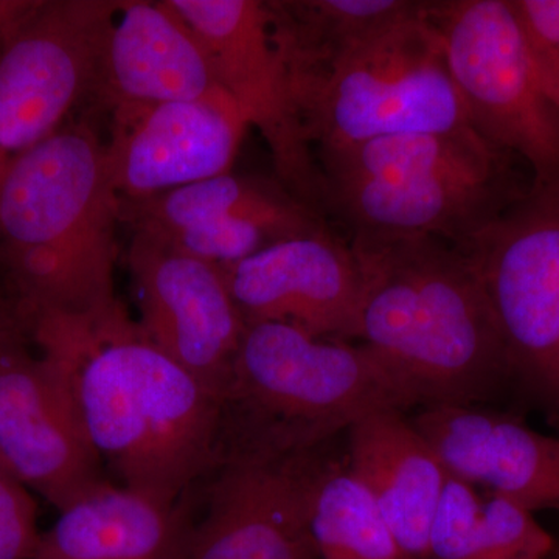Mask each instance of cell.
<instances>
[{
	"label": "cell",
	"mask_w": 559,
	"mask_h": 559,
	"mask_svg": "<svg viewBox=\"0 0 559 559\" xmlns=\"http://www.w3.org/2000/svg\"><path fill=\"white\" fill-rule=\"evenodd\" d=\"M308 521L319 559H407L369 489L348 469H325Z\"/></svg>",
	"instance_id": "7402d4cb"
},
{
	"label": "cell",
	"mask_w": 559,
	"mask_h": 559,
	"mask_svg": "<svg viewBox=\"0 0 559 559\" xmlns=\"http://www.w3.org/2000/svg\"><path fill=\"white\" fill-rule=\"evenodd\" d=\"M207 513L176 559H319L310 532L316 485L331 465L316 450L219 451Z\"/></svg>",
	"instance_id": "30bf717a"
},
{
	"label": "cell",
	"mask_w": 559,
	"mask_h": 559,
	"mask_svg": "<svg viewBox=\"0 0 559 559\" xmlns=\"http://www.w3.org/2000/svg\"><path fill=\"white\" fill-rule=\"evenodd\" d=\"M348 471L377 502L407 559H429V530L448 473L403 411L367 415L348 429Z\"/></svg>",
	"instance_id": "d6986e66"
},
{
	"label": "cell",
	"mask_w": 559,
	"mask_h": 559,
	"mask_svg": "<svg viewBox=\"0 0 559 559\" xmlns=\"http://www.w3.org/2000/svg\"><path fill=\"white\" fill-rule=\"evenodd\" d=\"M120 0L35 2L0 44V182L11 165L94 97Z\"/></svg>",
	"instance_id": "9c48e42d"
},
{
	"label": "cell",
	"mask_w": 559,
	"mask_h": 559,
	"mask_svg": "<svg viewBox=\"0 0 559 559\" xmlns=\"http://www.w3.org/2000/svg\"><path fill=\"white\" fill-rule=\"evenodd\" d=\"M170 3L204 40L219 86L237 103L249 128L259 130L266 142L280 182L322 212V175L272 44L264 2Z\"/></svg>",
	"instance_id": "8fae6325"
},
{
	"label": "cell",
	"mask_w": 559,
	"mask_h": 559,
	"mask_svg": "<svg viewBox=\"0 0 559 559\" xmlns=\"http://www.w3.org/2000/svg\"><path fill=\"white\" fill-rule=\"evenodd\" d=\"M0 457L58 510L106 480L68 385L27 340L0 349Z\"/></svg>",
	"instance_id": "9a60e30c"
},
{
	"label": "cell",
	"mask_w": 559,
	"mask_h": 559,
	"mask_svg": "<svg viewBox=\"0 0 559 559\" xmlns=\"http://www.w3.org/2000/svg\"><path fill=\"white\" fill-rule=\"evenodd\" d=\"M426 7L359 47L297 105L316 159L388 135L473 128Z\"/></svg>",
	"instance_id": "8992f818"
},
{
	"label": "cell",
	"mask_w": 559,
	"mask_h": 559,
	"mask_svg": "<svg viewBox=\"0 0 559 559\" xmlns=\"http://www.w3.org/2000/svg\"><path fill=\"white\" fill-rule=\"evenodd\" d=\"M0 474H2V476H9L11 477V479H13V476H11L10 471L7 469L5 463H3L2 457H0Z\"/></svg>",
	"instance_id": "f1b7e54d"
},
{
	"label": "cell",
	"mask_w": 559,
	"mask_h": 559,
	"mask_svg": "<svg viewBox=\"0 0 559 559\" xmlns=\"http://www.w3.org/2000/svg\"><path fill=\"white\" fill-rule=\"evenodd\" d=\"M362 277L356 340L400 374L423 406L473 404L510 374L473 260L430 237L353 235Z\"/></svg>",
	"instance_id": "3957f363"
},
{
	"label": "cell",
	"mask_w": 559,
	"mask_h": 559,
	"mask_svg": "<svg viewBox=\"0 0 559 559\" xmlns=\"http://www.w3.org/2000/svg\"><path fill=\"white\" fill-rule=\"evenodd\" d=\"M451 476L525 510L559 511V439L471 404H433L414 419Z\"/></svg>",
	"instance_id": "ac0fdd59"
},
{
	"label": "cell",
	"mask_w": 559,
	"mask_h": 559,
	"mask_svg": "<svg viewBox=\"0 0 559 559\" xmlns=\"http://www.w3.org/2000/svg\"><path fill=\"white\" fill-rule=\"evenodd\" d=\"M246 325L275 322L322 340H356L362 277L333 230L277 242L223 267Z\"/></svg>",
	"instance_id": "2e32d148"
},
{
	"label": "cell",
	"mask_w": 559,
	"mask_h": 559,
	"mask_svg": "<svg viewBox=\"0 0 559 559\" xmlns=\"http://www.w3.org/2000/svg\"><path fill=\"white\" fill-rule=\"evenodd\" d=\"M507 156L474 128L388 135L319 154L323 209L353 235L468 245L522 194Z\"/></svg>",
	"instance_id": "277c9868"
},
{
	"label": "cell",
	"mask_w": 559,
	"mask_h": 559,
	"mask_svg": "<svg viewBox=\"0 0 559 559\" xmlns=\"http://www.w3.org/2000/svg\"><path fill=\"white\" fill-rule=\"evenodd\" d=\"M421 5L415 0L264 2L271 40L296 106L359 47L417 13Z\"/></svg>",
	"instance_id": "44dd1931"
},
{
	"label": "cell",
	"mask_w": 559,
	"mask_h": 559,
	"mask_svg": "<svg viewBox=\"0 0 559 559\" xmlns=\"http://www.w3.org/2000/svg\"><path fill=\"white\" fill-rule=\"evenodd\" d=\"M218 90L204 40L170 0H120L103 39L95 100L112 110L197 100Z\"/></svg>",
	"instance_id": "e0dca14e"
},
{
	"label": "cell",
	"mask_w": 559,
	"mask_h": 559,
	"mask_svg": "<svg viewBox=\"0 0 559 559\" xmlns=\"http://www.w3.org/2000/svg\"><path fill=\"white\" fill-rule=\"evenodd\" d=\"M35 2H2L0 0V44L16 27Z\"/></svg>",
	"instance_id": "83f0119b"
},
{
	"label": "cell",
	"mask_w": 559,
	"mask_h": 559,
	"mask_svg": "<svg viewBox=\"0 0 559 559\" xmlns=\"http://www.w3.org/2000/svg\"><path fill=\"white\" fill-rule=\"evenodd\" d=\"M471 127L559 182V114L540 87L510 0L428 2Z\"/></svg>",
	"instance_id": "52a82bcc"
},
{
	"label": "cell",
	"mask_w": 559,
	"mask_h": 559,
	"mask_svg": "<svg viewBox=\"0 0 559 559\" xmlns=\"http://www.w3.org/2000/svg\"><path fill=\"white\" fill-rule=\"evenodd\" d=\"M28 336L68 385L95 454L120 485L178 507L215 466L224 401L148 341L120 301L91 318L39 316Z\"/></svg>",
	"instance_id": "6da1fadb"
},
{
	"label": "cell",
	"mask_w": 559,
	"mask_h": 559,
	"mask_svg": "<svg viewBox=\"0 0 559 559\" xmlns=\"http://www.w3.org/2000/svg\"><path fill=\"white\" fill-rule=\"evenodd\" d=\"M28 337L27 323L16 304L5 293H0V349Z\"/></svg>",
	"instance_id": "4316f807"
},
{
	"label": "cell",
	"mask_w": 559,
	"mask_h": 559,
	"mask_svg": "<svg viewBox=\"0 0 559 559\" xmlns=\"http://www.w3.org/2000/svg\"><path fill=\"white\" fill-rule=\"evenodd\" d=\"M423 404L364 344L322 340L286 323L246 325L224 417L245 450H316L374 412Z\"/></svg>",
	"instance_id": "5b68a950"
},
{
	"label": "cell",
	"mask_w": 559,
	"mask_h": 559,
	"mask_svg": "<svg viewBox=\"0 0 559 559\" xmlns=\"http://www.w3.org/2000/svg\"><path fill=\"white\" fill-rule=\"evenodd\" d=\"M121 223L221 267L277 242L331 230L322 212L280 180L215 176L145 201H120Z\"/></svg>",
	"instance_id": "4fadbf2b"
},
{
	"label": "cell",
	"mask_w": 559,
	"mask_h": 559,
	"mask_svg": "<svg viewBox=\"0 0 559 559\" xmlns=\"http://www.w3.org/2000/svg\"><path fill=\"white\" fill-rule=\"evenodd\" d=\"M484 499L473 485L448 476L429 530V559H474Z\"/></svg>",
	"instance_id": "cb8c5ba5"
},
{
	"label": "cell",
	"mask_w": 559,
	"mask_h": 559,
	"mask_svg": "<svg viewBox=\"0 0 559 559\" xmlns=\"http://www.w3.org/2000/svg\"><path fill=\"white\" fill-rule=\"evenodd\" d=\"M128 267L140 331L224 401L245 336L223 267L150 231L132 230Z\"/></svg>",
	"instance_id": "7c38bea8"
},
{
	"label": "cell",
	"mask_w": 559,
	"mask_h": 559,
	"mask_svg": "<svg viewBox=\"0 0 559 559\" xmlns=\"http://www.w3.org/2000/svg\"><path fill=\"white\" fill-rule=\"evenodd\" d=\"M544 94L559 114V0H510Z\"/></svg>",
	"instance_id": "d4e9b609"
},
{
	"label": "cell",
	"mask_w": 559,
	"mask_h": 559,
	"mask_svg": "<svg viewBox=\"0 0 559 559\" xmlns=\"http://www.w3.org/2000/svg\"><path fill=\"white\" fill-rule=\"evenodd\" d=\"M462 249L479 272L510 373L559 411V182L533 183Z\"/></svg>",
	"instance_id": "ba28073f"
},
{
	"label": "cell",
	"mask_w": 559,
	"mask_h": 559,
	"mask_svg": "<svg viewBox=\"0 0 559 559\" xmlns=\"http://www.w3.org/2000/svg\"><path fill=\"white\" fill-rule=\"evenodd\" d=\"M120 223L106 143L86 120L11 165L0 182V263L27 329L39 316L91 318L119 304Z\"/></svg>",
	"instance_id": "7a4b0ae2"
},
{
	"label": "cell",
	"mask_w": 559,
	"mask_h": 559,
	"mask_svg": "<svg viewBox=\"0 0 559 559\" xmlns=\"http://www.w3.org/2000/svg\"><path fill=\"white\" fill-rule=\"evenodd\" d=\"M106 159L120 201H145L231 171L248 121L221 87L197 100L110 110Z\"/></svg>",
	"instance_id": "5bb4252c"
},
{
	"label": "cell",
	"mask_w": 559,
	"mask_h": 559,
	"mask_svg": "<svg viewBox=\"0 0 559 559\" xmlns=\"http://www.w3.org/2000/svg\"><path fill=\"white\" fill-rule=\"evenodd\" d=\"M554 539L513 500L491 495L484 499L474 559H547Z\"/></svg>",
	"instance_id": "603a6c76"
},
{
	"label": "cell",
	"mask_w": 559,
	"mask_h": 559,
	"mask_svg": "<svg viewBox=\"0 0 559 559\" xmlns=\"http://www.w3.org/2000/svg\"><path fill=\"white\" fill-rule=\"evenodd\" d=\"M186 530L178 507L103 480L60 510L33 559H175Z\"/></svg>",
	"instance_id": "ffe728a7"
},
{
	"label": "cell",
	"mask_w": 559,
	"mask_h": 559,
	"mask_svg": "<svg viewBox=\"0 0 559 559\" xmlns=\"http://www.w3.org/2000/svg\"><path fill=\"white\" fill-rule=\"evenodd\" d=\"M39 536L38 510L31 492L0 474V559H33Z\"/></svg>",
	"instance_id": "484cf974"
}]
</instances>
